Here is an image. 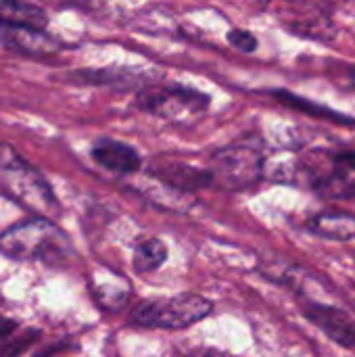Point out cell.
<instances>
[{
	"label": "cell",
	"mask_w": 355,
	"mask_h": 357,
	"mask_svg": "<svg viewBox=\"0 0 355 357\" xmlns=\"http://www.w3.org/2000/svg\"><path fill=\"white\" fill-rule=\"evenodd\" d=\"M0 25L46 29L48 15L44 13V8L27 0H0Z\"/></svg>",
	"instance_id": "10"
},
{
	"label": "cell",
	"mask_w": 355,
	"mask_h": 357,
	"mask_svg": "<svg viewBox=\"0 0 355 357\" xmlns=\"http://www.w3.org/2000/svg\"><path fill=\"white\" fill-rule=\"evenodd\" d=\"M0 188L17 203L40 215H50L59 209L42 174L6 144H0Z\"/></svg>",
	"instance_id": "1"
},
{
	"label": "cell",
	"mask_w": 355,
	"mask_h": 357,
	"mask_svg": "<svg viewBox=\"0 0 355 357\" xmlns=\"http://www.w3.org/2000/svg\"><path fill=\"white\" fill-rule=\"evenodd\" d=\"M213 310L211 301L201 295L182 293L169 299H155L142 303L132 320L140 326H155V328H186Z\"/></svg>",
	"instance_id": "3"
},
{
	"label": "cell",
	"mask_w": 355,
	"mask_h": 357,
	"mask_svg": "<svg viewBox=\"0 0 355 357\" xmlns=\"http://www.w3.org/2000/svg\"><path fill=\"white\" fill-rule=\"evenodd\" d=\"M136 105L142 111L169 117L180 111H186V113L205 111L209 107V96L195 88L174 84V86H163V88H144L138 94Z\"/></svg>",
	"instance_id": "5"
},
{
	"label": "cell",
	"mask_w": 355,
	"mask_h": 357,
	"mask_svg": "<svg viewBox=\"0 0 355 357\" xmlns=\"http://www.w3.org/2000/svg\"><path fill=\"white\" fill-rule=\"evenodd\" d=\"M40 337V333L38 331H25L21 337H17V339H13L10 343H6L2 349H0V357H17L19 354H23L36 339Z\"/></svg>",
	"instance_id": "15"
},
{
	"label": "cell",
	"mask_w": 355,
	"mask_h": 357,
	"mask_svg": "<svg viewBox=\"0 0 355 357\" xmlns=\"http://www.w3.org/2000/svg\"><path fill=\"white\" fill-rule=\"evenodd\" d=\"M228 42L234 48L243 50V52H255V48L259 44L257 38L251 31H247V29H230L228 31Z\"/></svg>",
	"instance_id": "16"
},
{
	"label": "cell",
	"mask_w": 355,
	"mask_h": 357,
	"mask_svg": "<svg viewBox=\"0 0 355 357\" xmlns=\"http://www.w3.org/2000/svg\"><path fill=\"white\" fill-rule=\"evenodd\" d=\"M165 257H167L165 245L157 238H149L136 247L134 268H136V272H153L165 261Z\"/></svg>",
	"instance_id": "13"
},
{
	"label": "cell",
	"mask_w": 355,
	"mask_h": 357,
	"mask_svg": "<svg viewBox=\"0 0 355 357\" xmlns=\"http://www.w3.org/2000/svg\"><path fill=\"white\" fill-rule=\"evenodd\" d=\"M333 163H335V169H337V172H343V174L355 172V151L337 153V155L333 157Z\"/></svg>",
	"instance_id": "17"
},
{
	"label": "cell",
	"mask_w": 355,
	"mask_h": 357,
	"mask_svg": "<svg viewBox=\"0 0 355 357\" xmlns=\"http://www.w3.org/2000/svg\"><path fill=\"white\" fill-rule=\"evenodd\" d=\"M308 320H312L328 339H333L337 345L341 347H355V322L349 318V314H345L339 307H331V305H320V303H312L305 310Z\"/></svg>",
	"instance_id": "6"
},
{
	"label": "cell",
	"mask_w": 355,
	"mask_h": 357,
	"mask_svg": "<svg viewBox=\"0 0 355 357\" xmlns=\"http://www.w3.org/2000/svg\"><path fill=\"white\" fill-rule=\"evenodd\" d=\"M186 357H232L220 349H211V347H201V349H195L190 351Z\"/></svg>",
	"instance_id": "18"
},
{
	"label": "cell",
	"mask_w": 355,
	"mask_h": 357,
	"mask_svg": "<svg viewBox=\"0 0 355 357\" xmlns=\"http://www.w3.org/2000/svg\"><path fill=\"white\" fill-rule=\"evenodd\" d=\"M92 159L115 174H134L142 165V159L134 146L111 138H103L92 146Z\"/></svg>",
	"instance_id": "7"
},
{
	"label": "cell",
	"mask_w": 355,
	"mask_h": 357,
	"mask_svg": "<svg viewBox=\"0 0 355 357\" xmlns=\"http://www.w3.org/2000/svg\"><path fill=\"white\" fill-rule=\"evenodd\" d=\"M272 96H274L280 105L291 107V109L301 111V113H308V115H312V117L331 119V121H335V123H339V126H355V119H352L349 115H343V113H339V111H333V109H328V107H322V105H318V102H312V100H308V98H301V96H297V94H293V92H289V90H274Z\"/></svg>",
	"instance_id": "12"
},
{
	"label": "cell",
	"mask_w": 355,
	"mask_h": 357,
	"mask_svg": "<svg viewBox=\"0 0 355 357\" xmlns=\"http://www.w3.org/2000/svg\"><path fill=\"white\" fill-rule=\"evenodd\" d=\"M15 331H17V322H13L8 318H0V339L2 337H8Z\"/></svg>",
	"instance_id": "19"
},
{
	"label": "cell",
	"mask_w": 355,
	"mask_h": 357,
	"mask_svg": "<svg viewBox=\"0 0 355 357\" xmlns=\"http://www.w3.org/2000/svg\"><path fill=\"white\" fill-rule=\"evenodd\" d=\"M314 188L328 199H345L355 195V180H352L343 172H335L331 176H322L320 180L314 182Z\"/></svg>",
	"instance_id": "14"
},
{
	"label": "cell",
	"mask_w": 355,
	"mask_h": 357,
	"mask_svg": "<svg viewBox=\"0 0 355 357\" xmlns=\"http://www.w3.org/2000/svg\"><path fill=\"white\" fill-rule=\"evenodd\" d=\"M308 230L328 241L355 238V215L347 211H322L308 222Z\"/></svg>",
	"instance_id": "11"
},
{
	"label": "cell",
	"mask_w": 355,
	"mask_h": 357,
	"mask_svg": "<svg viewBox=\"0 0 355 357\" xmlns=\"http://www.w3.org/2000/svg\"><path fill=\"white\" fill-rule=\"evenodd\" d=\"M264 172L262 153L249 144H232L213 155L211 178L226 188H249L253 186Z\"/></svg>",
	"instance_id": "4"
},
{
	"label": "cell",
	"mask_w": 355,
	"mask_h": 357,
	"mask_svg": "<svg viewBox=\"0 0 355 357\" xmlns=\"http://www.w3.org/2000/svg\"><path fill=\"white\" fill-rule=\"evenodd\" d=\"M0 40L15 52L23 54H50L61 48L56 38L44 33V29H27V27H4L0 31Z\"/></svg>",
	"instance_id": "8"
},
{
	"label": "cell",
	"mask_w": 355,
	"mask_h": 357,
	"mask_svg": "<svg viewBox=\"0 0 355 357\" xmlns=\"http://www.w3.org/2000/svg\"><path fill=\"white\" fill-rule=\"evenodd\" d=\"M65 234L48 220H29L0 236V251L15 259H52L67 253Z\"/></svg>",
	"instance_id": "2"
},
{
	"label": "cell",
	"mask_w": 355,
	"mask_h": 357,
	"mask_svg": "<svg viewBox=\"0 0 355 357\" xmlns=\"http://www.w3.org/2000/svg\"><path fill=\"white\" fill-rule=\"evenodd\" d=\"M153 174L163 184H167L169 188L180 190V192H190V190L209 186L213 182V178H211L209 172L197 169V167L186 165V163H176V161H167V163L155 165L153 167Z\"/></svg>",
	"instance_id": "9"
},
{
	"label": "cell",
	"mask_w": 355,
	"mask_h": 357,
	"mask_svg": "<svg viewBox=\"0 0 355 357\" xmlns=\"http://www.w3.org/2000/svg\"><path fill=\"white\" fill-rule=\"evenodd\" d=\"M349 79H352V86L355 88V67L352 69V71H349Z\"/></svg>",
	"instance_id": "20"
}]
</instances>
